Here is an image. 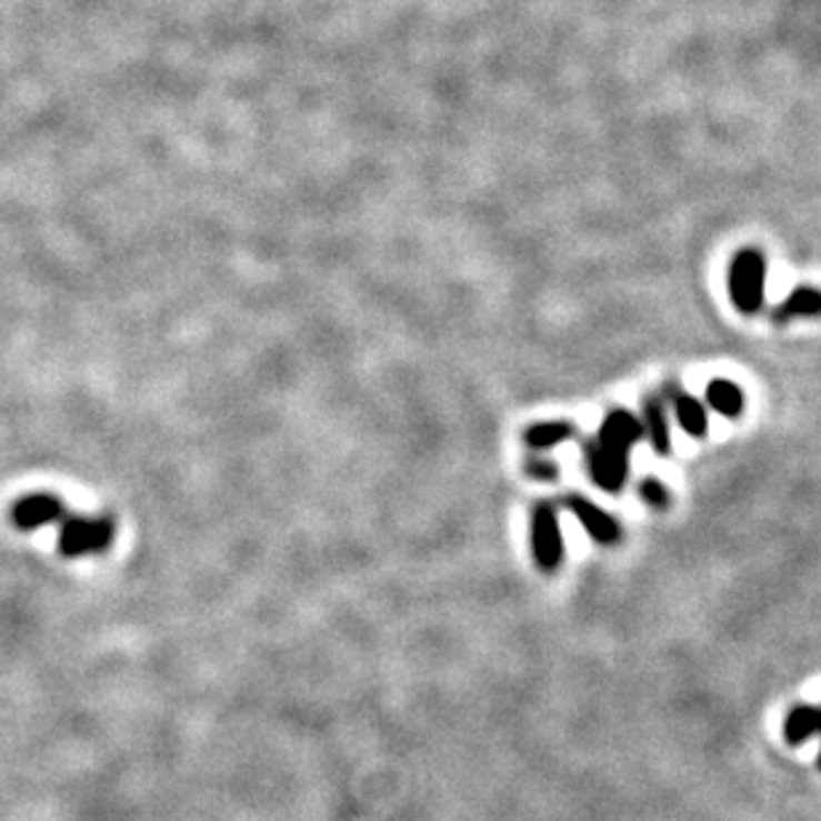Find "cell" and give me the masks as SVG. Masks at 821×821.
Wrapping results in <instances>:
<instances>
[{
  "label": "cell",
  "instance_id": "cell-1",
  "mask_svg": "<svg viewBox=\"0 0 821 821\" xmlns=\"http://www.w3.org/2000/svg\"><path fill=\"white\" fill-rule=\"evenodd\" d=\"M731 302L744 316H755L765 299V257L758 249H742L729 270Z\"/></svg>",
  "mask_w": 821,
  "mask_h": 821
},
{
  "label": "cell",
  "instance_id": "cell-2",
  "mask_svg": "<svg viewBox=\"0 0 821 821\" xmlns=\"http://www.w3.org/2000/svg\"><path fill=\"white\" fill-rule=\"evenodd\" d=\"M112 537H116V525L107 518H64L62 533H59V552L67 558L97 555L112 544Z\"/></svg>",
  "mask_w": 821,
  "mask_h": 821
},
{
  "label": "cell",
  "instance_id": "cell-3",
  "mask_svg": "<svg viewBox=\"0 0 821 821\" xmlns=\"http://www.w3.org/2000/svg\"><path fill=\"white\" fill-rule=\"evenodd\" d=\"M531 552L542 571H558L563 563V533L555 507L550 502H539L531 512Z\"/></svg>",
  "mask_w": 821,
  "mask_h": 821
},
{
  "label": "cell",
  "instance_id": "cell-4",
  "mask_svg": "<svg viewBox=\"0 0 821 821\" xmlns=\"http://www.w3.org/2000/svg\"><path fill=\"white\" fill-rule=\"evenodd\" d=\"M643 435H645L643 422H640L635 413L624 411V409H613L605 413L603 424H600V430L595 435V443H598V449L611 453V457L627 459V462H630V451L635 449V443L643 440Z\"/></svg>",
  "mask_w": 821,
  "mask_h": 821
},
{
  "label": "cell",
  "instance_id": "cell-5",
  "mask_svg": "<svg viewBox=\"0 0 821 821\" xmlns=\"http://www.w3.org/2000/svg\"><path fill=\"white\" fill-rule=\"evenodd\" d=\"M11 518L19 531H36L64 520V504L53 493H32L13 504Z\"/></svg>",
  "mask_w": 821,
  "mask_h": 821
},
{
  "label": "cell",
  "instance_id": "cell-6",
  "mask_svg": "<svg viewBox=\"0 0 821 821\" xmlns=\"http://www.w3.org/2000/svg\"><path fill=\"white\" fill-rule=\"evenodd\" d=\"M565 507H569L571 515L584 525V531L590 533L598 544H613L619 539V533H622L619 531L617 520H613L605 510H600L598 504H592L590 499L569 493V497H565Z\"/></svg>",
  "mask_w": 821,
  "mask_h": 821
},
{
  "label": "cell",
  "instance_id": "cell-7",
  "mask_svg": "<svg viewBox=\"0 0 821 821\" xmlns=\"http://www.w3.org/2000/svg\"><path fill=\"white\" fill-rule=\"evenodd\" d=\"M584 453H587V467H590V475L592 480H595V485H600V489L609 493H617L624 489L627 475H630V462H627V459L611 457V453L598 449L595 440H587Z\"/></svg>",
  "mask_w": 821,
  "mask_h": 821
},
{
  "label": "cell",
  "instance_id": "cell-8",
  "mask_svg": "<svg viewBox=\"0 0 821 821\" xmlns=\"http://www.w3.org/2000/svg\"><path fill=\"white\" fill-rule=\"evenodd\" d=\"M643 430L651 440L653 451H657L659 457H670L672 435H670V422H667L662 398L649 396L643 400Z\"/></svg>",
  "mask_w": 821,
  "mask_h": 821
},
{
  "label": "cell",
  "instance_id": "cell-9",
  "mask_svg": "<svg viewBox=\"0 0 821 821\" xmlns=\"http://www.w3.org/2000/svg\"><path fill=\"white\" fill-rule=\"evenodd\" d=\"M821 316V291L811 289V286H800L784 299L782 304L773 310V320L777 323H792L798 318H817Z\"/></svg>",
  "mask_w": 821,
  "mask_h": 821
},
{
  "label": "cell",
  "instance_id": "cell-10",
  "mask_svg": "<svg viewBox=\"0 0 821 821\" xmlns=\"http://www.w3.org/2000/svg\"><path fill=\"white\" fill-rule=\"evenodd\" d=\"M821 729V712L819 707L811 704H798L787 712L784 718V739L787 744L798 747L805 744L811 737H817Z\"/></svg>",
  "mask_w": 821,
  "mask_h": 821
},
{
  "label": "cell",
  "instance_id": "cell-11",
  "mask_svg": "<svg viewBox=\"0 0 821 821\" xmlns=\"http://www.w3.org/2000/svg\"><path fill=\"white\" fill-rule=\"evenodd\" d=\"M707 406L720 417L737 419L744 411V392L739 390V384L729 382V379H712L704 390Z\"/></svg>",
  "mask_w": 821,
  "mask_h": 821
},
{
  "label": "cell",
  "instance_id": "cell-12",
  "mask_svg": "<svg viewBox=\"0 0 821 821\" xmlns=\"http://www.w3.org/2000/svg\"><path fill=\"white\" fill-rule=\"evenodd\" d=\"M672 411H675L678 424L683 427L685 435H691V438L707 435L710 419H707V409L699 403L697 398L685 396V392H675V396H672Z\"/></svg>",
  "mask_w": 821,
  "mask_h": 821
},
{
  "label": "cell",
  "instance_id": "cell-13",
  "mask_svg": "<svg viewBox=\"0 0 821 821\" xmlns=\"http://www.w3.org/2000/svg\"><path fill=\"white\" fill-rule=\"evenodd\" d=\"M573 435V424L569 422H542V424H533L525 430V443L529 449L537 451H547V449H555V445L565 443Z\"/></svg>",
  "mask_w": 821,
  "mask_h": 821
},
{
  "label": "cell",
  "instance_id": "cell-14",
  "mask_svg": "<svg viewBox=\"0 0 821 821\" xmlns=\"http://www.w3.org/2000/svg\"><path fill=\"white\" fill-rule=\"evenodd\" d=\"M638 493L645 504L653 507V510H664V507L670 504V491H667V485L657 478H645L643 483H640Z\"/></svg>",
  "mask_w": 821,
  "mask_h": 821
},
{
  "label": "cell",
  "instance_id": "cell-15",
  "mask_svg": "<svg viewBox=\"0 0 821 821\" xmlns=\"http://www.w3.org/2000/svg\"><path fill=\"white\" fill-rule=\"evenodd\" d=\"M525 472H529L531 478H539V480H555L560 475V467L552 464V462H544V459H537V462H529Z\"/></svg>",
  "mask_w": 821,
  "mask_h": 821
},
{
  "label": "cell",
  "instance_id": "cell-16",
  "mask_svg": "<svg viewBox=\"0 0 821 821\" xmlns=\"http://www.w3.org/2000/svg\"><path fill=\"white\" fill-rule=\"evenodd\" d=\"M819 712H821V707H819ZM819 733H821V729H819ZM819 769H821V752H819Z\"/></svg>",
  "mask_w": 821,
  "mask_h": 821
}]
</instances>
